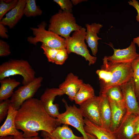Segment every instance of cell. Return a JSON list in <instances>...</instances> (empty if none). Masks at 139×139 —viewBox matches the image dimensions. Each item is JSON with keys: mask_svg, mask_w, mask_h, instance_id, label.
Segmentation results:
<instances>
[{"mask_svg": "<svg viewBox=\"0 0 139 139\" xmlns=\"http://www.w3.org/2000/svg\"><path fill=\"white\" fill-rule=\"evenodd\" d=\"M15 124L25 138L38 136L40 131L51 134L58 126L56 118L48 114L40 100L33 98L24 101L18 110Z\"/></svg>", "mask_w": 139, "mask_h": 139, "instance_id": "cell-1", "label": "cell"}, {"mask_svg": "<svg viewBox=\"0 0 139 139\" xmlns=\"http://www.w3.org/2000/svg\"><path fill=\"white\" fill-rule=\"evenodd\" d=\"M101 68L110 71L112 77L108 84L101 86L100 93L103 94L109 89L116 86H120L129 81L133 78V71L132 63H113L108 61L106 56L103 59Z\"/></svg>", "mask_w": 139, "mask_h": 139, "instance_id": "cell-2", "label": "cell"}, {"mask_svg": "<svg viewBox=\"0 0 139 139\" xmlns=\"http://www.w3.org/2000/svg\"><path fill=\"white\" fill-rule=\"evenodd\" d=\"M35 72L29 63L23 59H11L0 65V80L18 75L23 78V85L28 84L35 78Z\"/></svg>", "mask_w": 139, "mask_h": 139, "instance_id": "cell-3", "label": "cell"}, {"mask_svg": "<svg viewBox=\"0 0 139 139\" xmlns=\"http://www.w3.org/2000/svg\"><path fill=\"white\" fill-rule=\"evenodd\" d=\"M48 30L66 39L73 31L79 30L82 27L76 23L72 13L59 12L53 15L50 19Z\"/></svg>", "mask_w": 139, "mask_h": 139, "instance_id": "cell-4", "label": "cell"}, {"mask_svg": "<svg viewBox=\"0 0 139 139\" xmlns=\"http://www.w3.org/2000/svg\"><path fill=\"white\" fill-rule=\"evenodd\" d=\"M47 25L45 21L42 22L37 25V27L30 28L34 37H28L27 41L30 44L36 45L38 42H41L48 47L57 49L66 48V39L55 33L46 29Z\"/></svg>", "mask_w": 139, "mask_h": 139, "instance_id": "cell-5", "label": "cell"}, {"mask_svg": "<svg viewBox=\"0 0 139 139\" xmlns=\"http://www.w3.org/2000/svg\"><path fill=\"white\" fill-rule=\"evenodd\" d=\"M86 33V29L82 27L74 31L71 37L65 39L66 48L68 54L73 53L81 56L88 61L89 65H90L95 63L97 57L89 54L85 42Z\"/></svg>", "mask_w": 139, "mask_h": 139, "instance_id": "cell-6", "label": "cell"}, {"mask_svg": "<svg viewBox=\"0 0 139 139\" xmlns=\"http://www.w3.org/2000/svg\"><path fill=\"white\" fill-rule=\"evenodd\" d=\"M62 101L64 103L66 110L64 112L60 113L56 118L58 126L62 124L70 125L78 131L84 139H89L84 129V119L80 109L74 105L68 106L64 99Z\"/></svg>", "mask_w": 139, "mask_h": 139, "instance_id": "cell-7", "label": "cell"}, {"mask_svg": "<svg viewBox=\"0 0 139 139\" xmlns=\"http://www.w3.org/2000/svg\"><path fill=\"white\" fill-rule=\"evenodd\" d=\"M43 77H35L27 84L19 88L14 92L10 99L13 108L18 110L26 100L33 98L41 87Z\"/></svg>", "mask_w": 139, "mask_h": 139, "instance_id": "cell-8", "label": "cell"}, {"mask_svg": "<svg viewBox=\"0 0 139 139\" xmlns=\"http://www.w3.org/2000/svg\"><path fill=\"white\" fill-rule=\"evenodd\" d=\"M101 97L95 96L80 105V109L84 118L93 123L102 127L100 105Z\"/></svg>", "mask_w": 139, "mask_h": 139, "instance_id": "cell-9", "label": "cell"}, {"mask_svg": "<svg viewBox=\"0 0 139 139\" xmlns=\"http://www.w3.org/2000/svg\"><path fill=\"white\" fill-rule=\"evenodd\" d=\"M128 114L139 115V107L135 91V83L133 78L121 85Z\"/></svg>", "mask_w": 139, "mask_h": 139, "instance_id": "cell-10", "label": "cell"}, {"mask_svg": "<svg viewBox=\"0 0 139 139\" xmlns=\"http://www.w3.org/2000/svg\"><path fill=\"white\" fill-rule=\"evenodd\" d=\"M64 94L59 88H47L41 95L40 100L42 105L48 114L51 116L57 118L60 114L59 105L54 104L56 96Z\"/></svg>", "mask_w": 139, "mask_h": 139, "instance_id": "cell-11", "label": "cell"}, {"mask_svg": "<svg viewBox=\"0 0 139 139\" xmlns=\"http://www.w3.org/2000/svg\"><path fill=\"white\" fill-rule=\"evenodd\" d=\"M114 50L113 54L111 56H106L107 60L113 63H132L138 56L135 44L133 41L126 48L116 49L110 46Z\"/></svg>", "mask_w": 139, "mask_h": 139, "instance_id": "cell-12", "label": "cell"}, {"mask_svg": "<svg viewBox=\"0 0 139 139\" xmlns=\"http://www.w3.org/2000/svg\"><path fill=\"white\" fill-rule=\"evenodd\" d=\"M139 119V115L126 114L119 126L113 133L122 134L126 139H132L135 136L136 127Z\"/></svg>", "mask_w": 139, "mask_h": 139, "instance_id": "cell-13", "label": "cell"}, {"mask_svg": "<svg viewBox=\"0 0 139 139\" xmlns=\"http://www.w3.org/2000/svg\"><path fill=\"white\" fill-rule=\"evenodd\" d=\"M83 80L72 73L68 74L65 81L59 86V88L68 96L71 101L74 100L75 96L83 83Z\"/></svg>", "mask_w": 139, "mask_h": 139, "instance_id": "cell-14", "label": "cell"}, {"mask_svg": "<svg viewBox=\"0 0 139 139\" xmlns=\"http://www.w3.org/2000/svg\"><path fill=\"white\" fill-rule=\"evenodd\" d=\"M17 111L18 110L14 109L11 104L8 110L6 120L0 127V136L7 135L22 136L23 132L18 131L15 127V119Z\"/></svg>", "mask_w": 139, "mask_h": 139, "instance_id": "cell-15", "label": "cell"}, {"mask_svg": "<svg viewBox=\"0 0 139 139\" xmlns=\"http://www.w3.org/2000/svg\"><path fill=\"white\" fill-rule=\"evenodd\" d=\"M26 0H18L15 7L6 14L5 17L0 21V23L12 29L21 20L23 15Z\"/></svg>", "mask_w": 139, "mask_h": 139, "instance_id": "cell-16", "label": "cell"}, {"mask_svg": "<svg viewBox=\"0 0 139 139\" xmlns=\"http://www.w3.org/2000/svg\"><path fill=\"white\" fill-rule=\"evenodd\" d=\"M85 26L86 31L85 40L93 55L95 56L98 51V41L101 39L98 36L97 34L99 33L103 25L100 23H95L91 24H86Z\"/></svg>", "mask_w": 139, "mask_h": 139, "instance_id": "cell-17", "label": "cell"}, {"mask_svg": "<svg viewBox=\"0 0 139 139\" xmlns=\"http://www.w3.org/2000/svg\"><path fill=\"white\" fill-rule=\"evenodd\" d=\"M108 100L111 110L110 129L113 133L118 128L126 115V109L125 102L118 103Z\"/></svg>", "mask_w": 139, "mask_h": 139, "instance_id": "cell-18", "label": "cell"}, {"mask_svg": "<svg viewBox=\"0 0 139 139\" xmlns=\"http://www.w3.org/2000/svg\"><path fill=\"white\" fill-rule=\"evenodd\" d=\"M84 129L86 133L92 134L97 139H117L110 130L98 126L84 118Z\"/></svg>", "mask_w": 139, "mask_h": 139, "instance_id": "cell-19", "label": "cell"}, {"mask_svg": "<svg viewBox=\"0 0 139 139\" xmlns=\"http://www.w3.org/2000/svg\"><path fill=\"white\" fill-rule=\"evenodd\" d=\"M41 136L49 137L50 139H84L83 137L75 135L68 125L58 126L51 134L42 131Z\"/></svg>", "mask_w": 139, "mask_h": 139, "instance_id": "cell-20", "label": "cell"}, {"mask_svg": "<svg viewBox=\"0 0 139 139\" xmlns=\"http://www.w3.org/2000/svg\"><path fill=\"white\" fill-rule=\"evenodd\" d=\"M0 101L7 99L13 94L14 89L20 84L14 79L6 78L0 80Z\"/></svg>", "mask_w": 139, "mask_h": 139, "instance_id": "cell-21", "label": "cell"}, {"mask_svg": "<svg viewBox=\"0 0 139 139\" xmlns=\"http://www.w3.org/2000/svg\"><path fill=\"white\" fill-rule=\"evenodd\" d=\"M99 96L101 97L100 108L102 127L110 130L111 110L109 102L105 95L100 94Z\"/></svg>", "mask_w": 139, "mask_h": 139, "instance_id": "cell-22", "label": "cell"}, {"mask_svg": "<svg viewBox=\"0 0 139 139\" xmlns=\"http://www.w3.org/2000/svg\"><path fill=\"white\" fill-rule=\"evenodd\" d=\"M95 96L93 87L89 84L83 83L76 94L74 100L80 105L84 102Z\"/></svg>", "mask_w": 139, "mask_h": 139, "instance_id": "cell-23", "label": "cell"}, {"mask_svg": "<svg viewBox=\"0 0 139 139\" xmlns=\"http://www.w3.org/2000/svg\"><path fill=\"white\" fill-rule=\"evenodd\" d=\"M42 13L40 7L36 5L35 0H26L24 15L27 17H35L41 15Z\"/></svg>", "mask_w": 139, "mask_h": 139, "instance_id": "cell-24", "label": "cell"}, {"mask_svg": "<svg viewBox=\"0 0 139 139\" xmlns=\"http://www.w3.org/2000/svg\"><path fill=\"white\" fill-rule=\"evenodd\" d=\"M100 94L105 95L109 100L118 103L125 102L120 86L112 87L107 90L104 93Z\"/></svg>", "mask_w": 139, "mask_h": 139, "instance_id": "cell-25", "label": "cell"}, {"mask_svg": "<svg viewBox=\"0 0 139 139\" xmlns=\"http://www.w3.org/2000/svg\"><path fill=\"white\" fill-rule=\"evenodd\" d=\"M133 71V78L135 83V91L137 101L139 100V53L132 63Z\"/></svg>", "mask_w": 139, "mask_h": 139, "instance_id": "cell-26", "label": "cell"}, {"mask_svg": "<svg viewBox=\"0 0 139 139\" xmlns=\"http://www.w3.org/2000/svg\"><path fill=\"white\" fill-rule=\"evenodd\" d=\"M18 1V0L0 1V21L7 12L15 7Z\"/></svg>", "mask_w": 139, "mask_h": 139, "instance_id": "cell-27", "label": "cell"}, {"mask_svg": "<svg viewBox=\"0 0 139 139\" xmlns=\"http://www.w3.org/2000/svg\"><path fill=\"white\" fill-rule=\"evenodd\" d=\"M40 48L44 51V54L47 57L48 61L54 63L56 55L60 49L50 47L43 44H42Z\"/></svg>", "mask_w": 139, "mask_h": 139, "instance_id": "cell-28", "label": "cell"}, {"mask_svg": "<svg viewBox=\"0 0 139 139\" xmlns=\"http://www.w3.org/2000/svg\"><path fill=\"white\" fill-rule=\"evenodd\" d=\"M96 74L98 76L99 80L102 82L101 86L105 85L110 81L112 74L110 71L103 69L97 70Z\"/></svg>", "mask_w": 139, "mask_h": 139, "instance_id": "cell-29", "label": "cell"}, {"mask_svg": "<svg viewBox=\"0 0 139 139\" xmlns=\"http://www.w3.org/2000/svg\"><path fill=\"white\" fill-rule=\"evenodd\" d=\"M10 99L0 102V122H1L7 115L8 110L11 105Z\"/></svg>", "mask_w": 139, "mask_h": 139, "instance_id": "cell-30", "label": "cell"}, {"mask_svg": "<svg viewBox=\"0 0 139 139\" xmlns=\"http://www.w3.org/2000/svg\"><path fill=\"white\" fill-rule=\"evenodd\" d=\"M68 57V54L66 48L59 49L56 56L54 63L57 65H62Z\"/></svg>", "mask_w": 139, "mask_h": 139, "instance_id": "cell-31", "label": "cell"}, {"mask_svg": "<svg viewBox=\"0 0 139 139\" xmlns=\"http://www.w3.org/2000/svg\"><path fill=\"white\" fill-rule=\"evenodd\" d=\"M53 1L58 4L63 11L72 13L73 4L69 0H54Z\"/></svg>", "mask_w": 139, "mask_h": 139, "instance_id": "cell-32", "label": "cell"}, {"mask_svg": "<svg viewBox=\"0 0 139 139\" xmlns=\"http://www.w3.org/2000/svg\"><path fill=\"white\" fill-rule=\"evenodd\" d=\"M10 46L6 42L2 40H0V56L4 57L7 56L11 54Z\"/></svg>", "mask_w": 139, "mask_h": 139, "instance_id": "cell-33", "label": "cell"}, {"mask_svg": "<svg viewBox=\"0 0 139 139\" xmlns=\"http://www.w3.org/2000/svg\"><path fill=\"white\" fill-rule=\"evenodd\" d=\"M129 4L134 7L136 10L137 14L136 16V19L139 22V3L136 0H132L128 2Z\"/></svg>", "mask_w": 139, "mask_h": 139, "instance_id": "cell-34", "label": "cell"}, {"mask_svg": "<svg viewBox=\"0 0 139 139\" xmlns=\"http://www.w3.org/2000/svg\"><path fill=\"white\" fill-rule=\"evenodd\" d=\"M8 32L7 28L5 26L0 23V37L1 38L4 39H7L9 36L6 34Z\"/></svg>", "mask_w": 139, "mask_h": 139, "instance_id": "cell-35", "label": "cell"}, {"mask_svg": "<svg viewBox=\"0 0 139 139\" xmlns=\"http://www.w3.org/2000/svg\"><path fill=\"white\" fill-rule=\"evenodd\" d=\"M13 139H41V138L38 136L27 138L23 137L22 136H14Z\"/></svg>", "mask_w": 139, "mask_h": 139, "instance_id": "cell-36", "label": "cell"}, {"mask_svg": "<svg viewBox=\"0 0 139 139\" xmlns=\"http://www.w3.org/2000/svg\"><path fill=\"white\" fill-rule=\"evenodd\" d=\"M86 0H72L71 1L72 4L74 5H76L79 3Z\"/></svg>", "mask_w": 139, "mask_h": 139, "instance_id": "cell-37", "label": "cell"}, {"mask_svg": "<svg viewBox=\"0 0 139 139\" xmlns=\"http://www.w3.org/2000/svg\"><path fill=\"white\" fill-rule=\"evenodd\" d=\"M139 134V119L138 120L136 127L135 135Z\"/></svg>", "mask_w": 139, "mask_h": 139, "instance_id": "cell-38", "label": "cell"}, {"mask_svg": "<svg viewBox=\"0 0 139 139\" xmlns=\"http://www.w3.org/2000/svg\"><path fill=\"white\" fill-rule=\"evenodd\" d=\"M14 136L11 135H7L1 136L0 139H13Z\"/></svg>", "mask_w": 139, "mask_h": 139, "instance_id": "cell-39", "label": "cell"}, {"mask_svg": "<svg viewBox=\"0 0 139 139\" xmlns=\"http://www.w3.org/2000/svg\"><path fill=\"white\" fill-rule=\"evenodd\" d=\"M133 41L139 47V36L138 37L134 38Z\"/></svg>", "mask_w": 139, "mask_h": 139, "instance_id": "cell-40", "label": "cell"}, {"mask_svg": "<svg viewBox=\"0 0 139 139\" xmlns=\"http://www.w3.org/2000/svg\"><path fill=\"white\" fill-rule=\"evenodd\" d=\"M86 133L89 139H97L93 135L87 133Z\"/></svg>", "mask_w": 139, "mask_h": 139, "instance_id": "cell-41", "label": "cell"}, {"mask_svg": "<svg viewBox=\"0 0 139 139\" xmlns=\"http://www.w3.org/2000/svg\"><path fill=\"white\" fill-rule=\"evenodd\" d=\"M132 139H139V134L135 135Z\"/></svg>", "mask_w": 139, "mask_h": 139, "instance_id": "cell-42", "label": "cell"}, {"mask_svg": "<svg viewBox=\"0 0 139 139\" xmlns=\"http://www.w3.org/2000/svg\"><path fill=\"white\" fill-rule=\"evenodd\" d=\"M42 137H43V139H50L49 137L47 136H44Z\"/></svg>", "mask_w": 139, "mask_h": 139, "instance_id": "cell-43", "label": "cell"}, {"mask_svg": "<svg viewBox=\"0 0 139 139\" xmlns=\"http://www.w3.org/2000/svg\"><path fill=\"white\" fill-rule=\"evenodd\" d=\"M138 105L139 107V100L138 101Z\"/></svg>", "mask_w": 139, "mask_h": 139, "instance_id": "cell-44", "label": "cell"}]
</instances>
